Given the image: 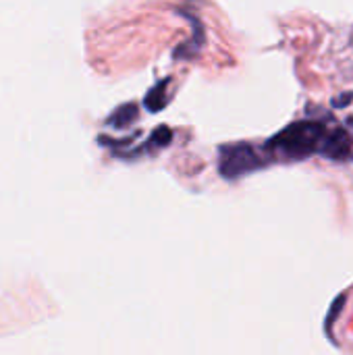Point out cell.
<instances>
[{"mask_svg":"<svg viewBox=\"0 0 353 355\" xmlns=\"http://www.w3.org/2000/svg\"><path fill=\"white\" fill-rule=\"evenodd\" d=\"M325 158L329 160H337V162H343V160H350L353 154V139L352 135L345 131V129H335V131H327L325 135V141L318 150Z\"/></svg>","mask_w":353,"mask_h":355,"instance_id":"cell-3","label":"cell"},{"mask_svg":"<svg viewBox=\"0 0 353 355\" xmlns=\"http://www.w3.org/2000/svg\"><path fill=\"white\" fill-rule=\"evenodd\" d=\"M327 127L318 121H295L279 131L273 139H268L266 150L273 154H281L285 158H308L316 154L325 141Z\"/></svg>","mask_w":353,"mask_h":355,"instance_id":"cell-1","label":"cell"},{"mask_svg":"<svg viewBox=\"0 0 353 355\" xmlns=\"http://www.w3.org/2000/svg\"><path fill=\"white\" fill-rule=\"evenodd\" d=\"M260 152L250 144H231L221 148V173L227 179H237L246 173L262 168Z\"/></svg>","mask_w":353,"mask_h":355,"instance_id":"cell-2","label":"cell"}]
</instances>
